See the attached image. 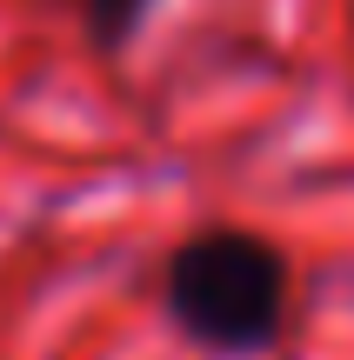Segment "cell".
Returning a JSON list of instances; mask_svg holds the SVG:
<instances>
[{
	"mask_svg": "<svg viewBox=\"0 0 354 360\" xmlns=\"http://www.w3.org/2000/svg\"><path fill=\"white\" fill-rule=\"evenodd\" d=\"M294 267L254 227H201L160 267V307L201 354L254 360L288 334Z\"/></svg>",
	"mask_w": 354,
	"mask_h": 360,
	"instance_id": "obj_1",
	"label": "cell"
},
{
	"mask_svg": "<svg viewBox=\"0 0 354 360\" xmlns=\"http://www.w3.org/2000/svg\"><path fill=\"white\" fill-rule=\"evenodd\" d=\"M160 0H80V20H87V40L101 53H127L141 40V27L154 20Z\"/></svg>",
	"mask_w": 354,
	"mask_h": 360,
	"instance_id": "obj_2",
	"label": "cell"
}]
</instances>
